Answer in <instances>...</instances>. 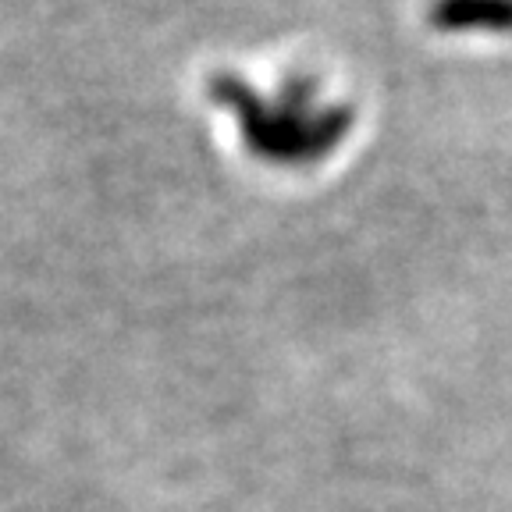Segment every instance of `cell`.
Returning a JSON list of instances; mask_svg holds the SVG:
<instances>
[{"label": "cell", "instance_id": "cell-1", "mask_svg": "<svg viewBox=\"0 0 512 512\" xmlns=\"http://www.w3.org/2000/svg\"><path fill=\"white\" fill-rule=\"evenodd\" d=\"M207 96L239 118L242 143H246L249 153L264 160H278V164L320 160L349 136L352 121H356V107L352 104L317 107L306 118L288 114L274 100H264V96L256 93V86H249L235 72L210 75Z\"/></svg>", "mask_w": 512, "mask_h": 512}, {"label": "cell", "instance_id": "cell-2", "mask_svg": "<svg viewBox=\"0 0 512 512\" xmlns=\"http://www.w3.org/2000/svg\"><path fill=\"white\" fill-rule=\"evenodd\" d=\"M427 18L434 29L445 32H512V0H431Z\"/></svg>", "mask_w": 512, "mask_h": 512}, {"label": "cell", "instance_id": "cell-3", "mask_svg": "<svg viewBox=\"0 0 512 512\" xmlns=\"http://www.w3.org/2000/svg\"><path fill=\"white\" fill-rule=\"evenodd\" d=\"M317 96H320V82L313 79V75L296 72V75H288V79H281L278 96H274V104H278L281 111L306 118V114L317 111Z\"/></svg>", "mask_w": 512, "mask_h": 512}]
</instances>
